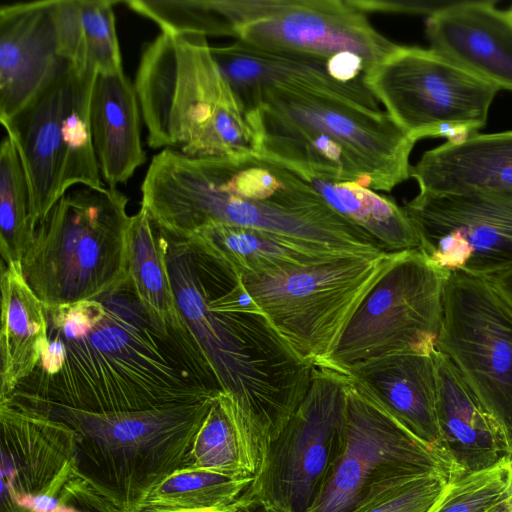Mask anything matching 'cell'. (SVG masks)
I'll use <instances>...</instances> for the list:
<instances>
[{
    "instance_id": "obj_17",
    "label": "cell",
    "mask_w": 512,
    "mask_h": 512,
    "mask_svg": "<svg viewBox=\"0 0 512 512\" xmlns=\"http://www.w3.org/2000/svg\"><path fill=\"white\" fill-rule=\"evenodd\" d=\"M69 64L59 52L53 0L0 7V121L38 97Z\"/></svg>"
},
{
    "instance_id": "obj_11",
    "label": "cell",
    "mask_w": 512,
    "mask_h": 512,
    "mask_svg": "<svg viewBox=\"0 0 512 512\" xmlns=\"http://www.w3.org/2000/svg\"><path fill=\"white\" fill-rule=\"evenodd\" d=\"M223 36L276 52L333 58L353 54L368 72L399 45L350 0H216Z\"/></svg>"
},
{
    "instance_id": "obj_20",
    "label": "cell",
    "mask_w": 512,
    "mask_h": 512,
    "mask_svg": "<svg viewBox=\"0 0 512 512\" xmlns=\"http://www.w3.org/2000/svg\"><path fill=\"white\" fill-rule=\"evenodd\" d=\"M434 355H390L346 373L395 421L450 460L439 421Z\"/></svg>"
},
{
    "instance_id": "obj_23",
    "label": "cell",
    "mask_w": 512,
    "mask_h": 512,
    "mask_svg": "<svg viewBox=\"0 0 512 512\" xmlns=\"http://www.w3.org/2000/svg\"><path fill=\"white\" fill-rule=\"evenodd\" d=\"M134 84L123 73L97 74L90 129L101 176L108 187L125 184L146 160Z\"/></svg>"
},
{
    "instance_id": "obj_30",
    "label": "cell",
    "mask_w": 512,
    "mask_h": 512,
    "mask_svg": "<svg viewBox=\"0 0 512 512\" xmlns=\"http://www.w3.org/2000/svg\"><path fill=\"white\" fill-rule=\"evenodd\" d=\"M184 469H205L239 476H254L256 468L232 403L217 396L197 432Z\"/></svg>"
},
{
    "instance_id": "obj_19",
    "label": "cell",
    "mask_w": 512,
    "mask_h": 512,
    "mask_svg": "<svg viewBox=\"0 0 512 512\" xmlns=\"http://www.w3.org/2000/svg\"><path fill=\"white\" fill-rule=\"evenodd\" d=\"M425 31L431 50L512 91V19L494 1H455L427 17Z\"/></svg>"
},
{
    "instance_id": "obj_26",
    "label": "cell",
    "mask_w": 512,
    "mask_h": 512,
    "mask_svg": "<svg viewBox=\"0 0 512 512\" xmlns=\"http://www.w3.org/2000/svg\"><path fill=\"white\" fill-rule=\"evenodd\" d=\"M113 4L107 0H53L63 59L97 74L123 72Z\"/></svg>"
},
{
    "instance_id": "obj_3",
    "label": "cell",
    "mask_w": 512,
    "mask_h": 512,
    "mask_svg": "<svg viewBox=\"0 0 512 512\" xmlns=\"http://www.w3.org/2000/svg\"><path fill=\"white\" fill-rule=\"evenodd\" d=\"M141 195V208L157 228L179 240L225 223L344 256L387 252L305 179L256 154L203 158L163 149L152 158Z\"/></svg>"
},
{
    "instance_id": "obj_39",
    "label": "cell",
    "mask_w": 512,
    "mask_h": 512,
    "mask_svg": "<svg viewBox=\"0 0 512 512\" xmlns=\"http://www.w3.org/2000/svg\"><path fill=\"white\" fill-rule=\"evenodd\" d=\"M507 13L510 16V18L512 19V7L507 11Z\"/></svg>"
},
{
    "instance_id": "obj_4",
    "label": "cell",
    "mask_w": 512,
    "mask_h": 512,
    "mask_svg": "<svg viewBox=\"0 0 512 512\" xmlns=\"http://www.w3.org/2000/svg\"><path fill=\"white\" fill-rule=\"evenodd\" d=\"M134 86L149 147L203 158L255 154L251 128L204 34H159L141 55Z\"/></svg>"
},
{
    "instance_id": "obj_21",
    "label": "cell",
    "mask_w": 512,
    "mask_h": 512,
    "mask_svg": "<svg viewBox=\"0 0 512 512\" xmlns=\"http://www.w3.org/2000/svg\"><path fill=\"white\" fill-rule=\"evenodd\" d=\"M410 178L419 192H474L512 200V130L446 141L423 153Z\"/></svg>"
},
{
    "instance_id": "obj_5",
    "label": "cell",
    "mask_w": 512,
    "mask_h": 512,
    "mask_svg": "<svg viewBox=\"0 0 512 512\" xmlns=\"http://www.w3.org/2000/svg\"><path fill=\"white\" fill-rule=\"evenodd\" d=\"M128 201L117 188L77 186L38 223L21 266L46 308L95 299L128 282Z\"/></svg>"
},
{
    "instance_id": "obj_32",
    "label": "cell",
    "mask_w": 512,
    "mask_h": 512,
    "mask_svg": "<svg viewBox=\"0 0 512 512\" xmlns=\"http://www.w3.org/2000/svg\"><path fill=\"white\" fill-rule=\"evenodd\" d=\"M449 481L435 473H389L367 488L352 512H432Z\"/></svg>"
},
{
    "instance_id": "obj_1",
    "label": "cell",
    "mask_w": 512,
    "mask_h": 512,
    "mask_svg": "<svg viewBox=\"0 0 512 512\" xmlns=\"http://www.w3.org/2000/svg\"><path fill=\"white\" fill-rule=\"evenodd\" d=\"M45 309L48 343L7 397L13 402L102 413L199 403L223 392L192 333L158 329L129 280L98 298Z\"/></svg>"
},
{
    "instance_id": "obj_8",
    "label": "cell",
    "mask_w": 512,
    "mask_h": 512,
    "mask_svg": "<svg viewBox=\"0 0 512 512\" xmlns=\"http://www.w3.org/2000/svg\"><path fill=\"white\" fill-rule=\"evenodd\" d=\"M347 373L313 367L309 389L239 498L241 509L307 512L345 446Z\"/></svg>"
},
{
    "instance_id": "obj_29",
    "label": "cell",
    "mask_w": 512,
    "mask_h": 512,
    "mask_svg": "<svg viewBox=\"0 0 512 512\" xmlns=\"http://www.w3.org/2000/svg\"><path fill=\"white\" fill-rule=\"evenodd\" d=\"M254 476L180 469L155 486L139 511L225 509L237 504Z\"/></svg>"
},
{
    "instance_id": "obj_28",
    "label": "cell",
    "mask_w": 512,
    "mask_h": 512,
    "mask_svg": "<svg viewBox=\"0 0 512 512\" xmlns=\"http://www.w3.org/2000/svg\"><path fill=\"white\" fill-rule=\"evenodd\" d=\"M303 179L337 213L374 237L387 252L419 250L417 231L403 207L395 201L353 182Z\"/></svg>"
},
{
    "instance_id": "obj_7",
    "label": "cell",
    "mask_w": 512,
    "mask_h": 512,
    "mask_svg": "<svg viewBox=\"0 0 512 512\" xmlns=\"http://www.w3.org/2000/svg\"><path fill=\"white\" fill-rule=\"evenodd\" d=\"M97 73L69 63L51 84L4 124L21 159L33 226L71 188L102 187L90 129Z\"/></svg>"
},
{
    "instance_id": "obj_18",
    "label": "cell",
    "mask_w": 512,
    "mask_h": 512,
    "mask_svg": "<svg viewBox=\"0 0 512 512\" xmlns=\"http://www.w3.org/2000/svg\"><path fill=\"white\" fill-rule=\"evenodd\" d=\"M1 497H58L75 466L74 433L66 425L0 400Z\"/></svg>"
},
{
    "instance_id": "obj_38",
    "label": "cell",
    "mask_w": 512,
    "mask_h": 512,
    "mask_svg": "<svg viewBox=\"0 0 512 512\" xmlns=\"http://www.w3.org/2000/svg\"><path fill=\"white\" fill-rule=\"evenodd\" d=\"M502 512H512V501Z\"/></svg>"
},
{
    "instance_id": "obj_31",
    "label": "cell",
    "mask_w": 512,
    "mask_h": 512,
    "mask_svg": "<svg viewBox=\"0 0 512 512\" xmlns=\"http://www.w3.org/2000/svg\"><path fill=\"white\" fill-rule=\"evenodd\" d=\"M35 230L26 174L13 140L6 135L0 148V252L6 264L22 261Z\"/></svg>"
},
{
    "instance_id": "obj_37",
    "label": "cell",
    "mask_w": 512,
    "mask_h": 512,
    "mask_svg": "<svg viewBox=\"0 0 512 512\" xmlns=\"http://www.w3.org/2000/svg\"><path fill=\"white\" fill-rule=\"evenodd\" d=\"M140 512H252L250 510L241 509L238 505L225 509H208V510H184V511H140Z\"/></svg>"
},
{
    "instance_id": "obj_25",
    "label": "cell",
    "mask_w": 512,
    "mask_h": 512,
    "mask_svg": "<svg viewBox=\"0 0 512 512\" xmlns=\"http://www.w3.org/2000/svg\"><path fill=\"white\" fill-rule=\"evenodd\" d=\"M223 260L243 276H259L352 257L298 246L252 228L225 223L208 224L188 239Z\"/></svg>"
},
{
    "instance_id": "obj_14",
    "label": "cell",
    "mask_w": 512,
    "mask_h": 512,
    "mask_svg": "<svg viewBox=\"0 0 512 512\" xmlns=\"http://www.w3.org/2000/svg\"><path fill=\"white\" fill-rule=\"evenodd\" d=\"M403 209L417 231L420 252L435 266L483 278L512 267V200L419 192Z\"/></svg>"
},
{
    "instance_id": "obj_16",
    "label": "cell",
    "mask_w": 512,
    "mask_h": 512,
    "mask_svg": "<svg viewBox=\"0 0 512 512\" xmlns=\"http://www.w3.org/2000/svg\"><path fill=\"white\" fill-rule=\"evenodd\" d=\"M211 52L244 114L261 92L273 88L320 93L381 111L366 83L368 68L356 55L325 58L268 51L237 40L211 47Z\"/></svg>"
},
{
    "instance_id": "obj_15",
    "label": "cell",
    "mask_w": 512,
    "mask_h": 512,
    "mask_svg": "<svg viewBox=\"0 0 512 512\" xmlns=\"http://www.w3.org/2000/svg\"><path fill=\"white\" fill-rule=\"evenodd\" d=\"M256 108L339 143L356 160L374 191L389 192L410 178L409 159L416 142L386 112L283 88L261 92L245 114Z\"/></svg>"
},
{
    "instance_id": "obj_24",
    "label": "cell",
    "mask_w": 512,
    "mask_h": 512,
    "mask_svg": "<svg viewBox=\"0 0 512 512\" xmlns=\"http://www.w3.org/2000/svg\"><path fill=\"white\" fill-rule=\"evenodd\" d=\"M0 399L31 375L48 343L42 301L27 283L21 262L1 265Z\"/></svg>"
},
{
    "instance_id": "obj_22",
    "label": "cell",
    "mask_w": 512,
    "mask_h": 512,
    "mask_svg": "<svg viewBox=\"0 0 512 512\" xmlns=\"http://www.w3.org/2000/svg\"><path fill=\"white\" fill-rule=\"evenodd\" d=\"M434 356L444 448L457 472L483 470L508 458L507 440L499 423L450 360L438 350Z\"/></svg>"
},
{
    "instance_id": "obj_12",
    "label": "cell",
    "mask_w": 512,
    "mask_h": 512,
    "mask_svg": "<svg viewBox=\"0 0 512 512\" xmlns=\"http://www.w3.org/2000/svg\"><path fill=\"white\" fill-rule=\"evenodd\" d=\"M437 350L499 423L512 460V310L486 278L449 272Z\"/></svg>"
},
{
    "instance_id": "obj_33",
    "label": "cell",
    "mask_w": 512,
    "mask_h": 512,
    "mask_svg": "<svg viewBox=\"0 0 512 512\" xmlns=\"http://www.w3.org/2000/svg\"><path fill=\"white\" fill-rule=\"evenodd\" d=\"M512 501V460L450 479L432 512H502Z\"/></svg>"
},
{
    "instance_id": "obj_10",
    "label": "cell",
    "mask_w": 512,
    "mask_h": 512,
    "mask_svg": "<svg viewBox=\"0 0 512 512\" xmlns=\"http://www.w3.org/2000/svg\"><path fill=\"white\" fill-rule=\"evenodd\" d=\"M448 275L420 250L404 251L363 299L325 366L346 372L390 355L435 353Z\"/></svg>"
},
{
    "instance_id": "obj_9",
    "label": "cell",
    "mask_w": 512,
    "mask_h": 512,
    "mask_svg": "<svg viewBox=\"0 0 512 512\" xmlns=\"http://www.w3.org/2000/svg\"><path fill=\"white\" fill-rule=\"evenodd\" d=\"M366 83L415 142H459L478 133L499 90L431 49L401 45L366 74Z\"/></svg>"
},
{
    "instance_id": "obj_34",
    "label": "cell",
    "mask_w": 512,
    "mask_h": 512,
    "mask_svg": "<svg viewBox=\"0 0 512 512\" xmlns=\"http://www.w3.org/2000/svg\"><path fill=\"white\" fill-rule=\"evenodd\" d=\"M361 12L426 15L427 17L451 6L455 1L427 0H350Z\"/></svg>"
},
{
    "instance_id": "obj_13",
    "label": "cell",
    "mask_w": 512,
    "mask_h": 512,
    "mask_svg": "<svg viewBox=\"0 0 512 512\" xmlns=\"http://www.w3.org/2000/svg\"><path fill=\"white\" fill-rule=\"evenodd\" d=\"M399 471L449 480L460 475L442 452L407 431L347 374L345 446L307 512H352L374 481Z\"/></svg>"
},
{
    "instance_id": "obj_27",
    "label": "cell",
    "mask_w": 512,
    "mask_h": 512,
    "mask_svg": "<svg viewBox=\"0 0 512 512\" xmlns=\"http://www.w3.org/2000/svg\"><path fill=\"white\" fill-rule=\"evenodd\" d=\"M129 281L151 322L165 333L190 332L177 307L163 235L140 208L129 230Z\"/></svg>"
},
{
    "instance_id": "obj_35",
    "label": "cell",
    "mask_w": 512,
    "mask_h": 512,
    "mask_svg": "<svg viewBox=\"0 0 512 512\" xmlns=\"http://www.w3.org/2000/svg\"><path fill=\"white\" fill-rule=\"evenodd\" d=\"M6 500H12L31 512H82L61 503L56 497L47 494H16L12 497H1V501Z\"/></svg>"
},
{
    "instance_id": "obj_36",
    "label": "cell",
    "mask_w": 512,
    "mask_h": 512,
    "mask_svg": "<svg viewBox=\"0 0 512 512\" xmlns=\"http://www.w3.org/2000/svg\"><path fill=\"white\" fill-rule=\"evenodd\" d=\"M486 279L512 310V267Z\"/></svg>"
},
{
    "instance_id": "obj_6",
    "label": "cell",
    "mask_w": 512,
    "mask_h": 512,
    "mask_svg": "<svg viewBox=\"0 0 512 512\" xmlns=\"http://www.w3.org/2000/svg\"><path fill=\"white\" fill-rule=\"evenodd\" d=\"M403 252L343 257L242 278L298 359L325 366L363 299Z\"/></svg>"
},
{
    "instance_id": "obj_2",
    "label": "cell",
    "mask_w": 512,
    "mask_h": 512,
    "mask_svg": "<svg viewBox=\"0 0 512 512\" xmlns=\"http://www.w3.org/2000/svg\"><path fill=\"white\" fill-rule=\"evenodd\" d=\"M162 235L177 307L232 403L257 474L306 395L313 367L277 333L237 269Z\"/></svg>"
}]
</instances>
